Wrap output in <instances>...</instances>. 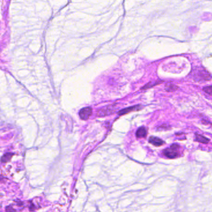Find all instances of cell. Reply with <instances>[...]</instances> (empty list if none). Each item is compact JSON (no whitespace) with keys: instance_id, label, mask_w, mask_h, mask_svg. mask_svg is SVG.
<instances>
[{"instance_id":"cell-3","label":"cell","mask_w":212,"mask_h":212,"mask_svg":"<svg viewBox=\"0 0 212 212\" xmlns=\"http://www.w3.org/2000/svg\"><path fill=\"white\" fill-rule=\"evenodd\" d=\"M113 112H114L113 108H112V106H107L106 108H103V109H101V110H99L98 112L97 113V114H98V115L100 116H104L109 115V114L113 113Z\"/></svg>"},{"instance_id":"cell-1","label":"cell","mask_w":212,"mask_h":212,"mask_svg":"<svg viewBox=\"0 0 212 212\" xmlns=\"http://www.w3.org/2000/svg\"><path fill=\"white\" fill-rule=\"evenodd\" d=\"M179 149V146L177 144H173L170 146V148L166 149L164 151V155L169 158L172 159L177 157V149Z\"/></svg>"},{"instance_id":"cell-8","label":"cell","mask_w":212,"mask_h":212,"mask_svg":"<svg viewBox=\"0 0 212 212\" xmlns=\"http://www.w3.org/2000/svg\"><path fill=\"white\" fill-rule=\"evenodd\" d=\"M196 140L198 142H202V143H208L209 142V139L206 138L205 137L200 135V134H196Z\"/></svg>"},{"instance_id":"cell-4","label":"cell","mask_w":212,"mask_h":212,"mask_svg":"<svg viewBox=\"0 0 212 212\" xmlns=\"http://www.w3.org/2000/svg\"><path fill=\"white\" fill-rule=\"evenodd\" d=\"M149 142L151 143L152 144L156 146H160L162 145L164 143V142L162 139H160V138H159V137H154V136L151 137L149 139Z\"/></svg>"},{"instance_id":"cell-9","label":"cell","mask_w":212,"mask_h":212,"mask_svg":"<svg viewBox=\"0 0 212 212\" xmlns=\"http://www.w3.org/2000/svg\"><path fill=\"white\" fill-rule=\"evenodd\" d=\"M177 88H178V87H176V86L174 85H169L167 86V88H166V90L173 91V90H175V89H177Z\"/></svg>"},{"instance_id":"cell-6","label":"cell","mask_w":212,"mask_h":212,"mask_svg":"<svg viewBox=\"0 0 212 212\" xmlns=\"http://www.w3.org/2000/svg\"><path fill=\"white\" fill-rule=\"evenodd\" d=\"M147 134V130L144 127L139 128L136 131V136L139 138L141 137H144Z\"/></svg>"},{"instance_id":"cell-5","label":"cell","mask_w":212,"mask_h":212,"mask_svg":"<svg viewBox=\"0 0 212 212\" xmlns=\"http://www.w3.org/2000/svg\"><path fill=\"white\" fill-rule=\"evenodd\" d=\"M141 107L140 106H131L129 108H127L123 109V110H121L119 112V115H123V114H125L126 113H128L131 111H136V110H139V109H141Z\"/></svg>"},{"instance_id":"cell-11","label":"cell","mask_w":212,"mask_h":212,"mask_svg":"<svg viewBox=\"0 0 212 212\" xmlns=\"http://www.w3.org/2000/svg\"><path fill=\"white\" fill-rule=\"evenodd\" d=\"M6 210L7 212H16V211L11 206H8L6 208Z\"/></svg>"},{"instance_id":"cell-7","label":"cell","mask_w":212,"mask_h":212,"mask_svg":"<svg viewBox=\"0 0 212 212\" xmlns=\"http://www.w3.org/2000/svg\"><path fill=\"white\" fill-rule=\"evenodd\" d=\"M14 156L13 153H10L8 152L6 153L3 156V157L1 159V162H8L9 160L12 158V157Z\"/></svg>"},{"instance_id":"cell-10","label":"cell","mask_w":212,"mask_h":212,"mask_svg":"<svg viewBox=\"0 0 212 212\" xmlns=\"http://www.w3.org/2000/svg\"><path fill=\"white\" fill-rule=\"evenodd\" d=\"M203 91L208 95H211V86H207L203 88Z\"/></svg>"},{"instance_id":"cell-2","label":"cell","mask_w":212,"mask_h":212,"mask_svg":"<svg viewBox=\"0 0 212 212\" xmlns=\"http://www.w3.org/2000/svg\"><path fill=\"white\" fill-rule=\"evenodd\" d=\"M92 113V109L90 107H86L82 108L79 112V116L82 119H88Z\"/></svg>"}]
</instances>
